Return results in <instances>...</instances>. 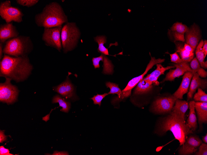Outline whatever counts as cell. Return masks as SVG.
<instances>
[{"label":"cell","mask_w":207,"mask_h":155,"mask_svg":"<svg viewBox=\"0 0 207 155\" xmlns=\"http://www.w3.org/2000/svg\"><path fill=\"white\" fill-rule=\"evenodd\" d=\"M197 92L196 93L193 97L194 101L199 102H207V95L200 88H198Z\"/></svg>","instance_id":"obj_30"},{"label":"cell","mask_w":207,"mask_h":155,"mask_svg":"<svg viewBox=\"0 0 207 155\" xmlns=\"http://www.w3.org/2000/svg\"><path fill=\"white\" fill-rule=\"evenodd\" d=\"M16 2L23 6L27 7H31L36 4L39 1L38 0H16Z\"/></svg>","instance_id":"obj_31"},{"label":"cell","mask_w":207,"mask_h":155,"mask_svg":"<svg viewBox=\"0 0 207 155\" xmlns=\"http://www.w3.org/2000/svg\"><path fill=\"white\" fill-rule=\"evenodd\" d=\"M190 66L192 70V73H196L202 78H205L207 72L203 68L201 67L196 57L194 58L190 62Z\"/></svg>","instance_id":"obj_25"},{"label":"cell","mask_w":207,"mask_h":155,"mask_svg":"<svg viewBox=\"0 0 207 155\" xmlns=\"http://www.w3.org/2000/svg\"><path fill=\"white\" fill-rule=\"evenodd\" d=\"M62 25L44 28L42 39L47 45L53 47L60 51L62 47L61 35Z\"/></svg>","instance_id":"obj_8"},{"label":"cell","mask_w":207,"mask_h":155,"mask_svg":"<svg viewBox=\"0 0 207 155\" xmlns=\"http://www.w3.org/2000/svg\"><path fill=\"white\" fill-rule=\"evenodd\" d=\"M33 48V42L29 36L19 35L5 42L3 52L4 54L15 57L28 56Z\"/></svg>","instance_id":"obj_4"},{"label":"cell","mask_w":207,"mask_h":155,"mask_svg":"<svg viewBox=\"0 0 207 155\" xmlns=\"http://www.w3.org/2000/svg\"><path fill=\"white\" fill-rule=\"evenodd\" d=\"M193 74L192 79L187 92V101L192 99L194 93L198 88H200L202 89H204L207 86V81L206 79L200 78L196 73H193Z\"/></svg>","instance_id":"obj_16"},{"label":"cell","mask_w":207,"mask_h":155,"mask_svg":"<svg viewBox=\"0 0 207 155\" xmlns=\"http://www.w3.org/2000/svg\"><path fill=\"white\" fill-rule=\"evenodd\" d=\"M0 15L6 23L12 21L20 23L24 15L19 8L11 6L10 1L6 0L0 3Z\"/></svg>","instance_id":"obj_6"},{"label":"cell","mask_w":207,"mask_h":155,"mask_svg":"<svg viewBox=\"0 0 207 155\" xmlns=\"http://www.w3.org/2000/svg\"><path fill=\"white\" fill-rule=\"evenodd\" d=\"M199 150L196 152L195 155H207V144H206L202 143L200 145Z\"/></svg>","instance_id":"obj_33"},{"label":"cell","mask_w":207,"mask_h":155,"mask_svg":"<svg viewBox=\"0 0 207 155\" xmlns=\"http://www.w3.org/2000/svg\"><path fill=\"white\" fill-rule=\"evenodd\" d=\"M201 37V31L199 27L194 23L190 27L184 34L185 43L195 50Z\"/></svg>","instance_id":"obj_12"},{"label":"cell","mask_w":207,"mask_h":155,"mask_svg":"<svg viewBox=\"0 0 207 155\" xmlns=\"http://www.w3.org/2000/svg\"><path fill=\"white\" fill-rule=\"evenodd\" d=\"M33 69L28 56L15 57L4 54L0 62V76L17 83L26 80Z\"/></svg>","instance_id":"obj_1"},{"label":"cell","mask_w":207,"mask_h":155,"mask_svg":"<svg viewBox=\"0 0 207 155\" xmlns=\"http://www.w3.org/2000/svg\"><path fill=\"white\" fill-rule=\"evenodd\" d=\"M131 90H129L126 91L124 92H122V94L121 95L120 97L118 99H113L112 101V103H114L117 101H118L119 100H121V99H123L124 98L127 97L129 96L131 94Z\"/></svg>","instance_id":"obj_36"},{"label":"cell","mask_w":207,"mask_h":155,"mask_svg":"<svg viewBox=\"0 0 207 155\" xmlns=\"http://www.w3.org/2000/svg\"><path fill=\"white\" fill-rule=\"evenodd\" d=\"M108 94V93H104L103 94H97V95H94L93 97L90 99L93 100L94 104H98L100 106L101 105L102 100Z\"/></svg>","instance_id":"obj_32"},{"label":"cell","mask_w":207,"mask_h":155,"mask_svg":"<svg viewBox=\"0 0 207 155\" xmlns=\"http://www.w3.org/2000/svg\"><path fill=\"white\" fill-rule=\"evenodd\" d=\"M34 20L37 26L44 28L57 27L68 22L62 7L56 2L46 5L41 12L36 15Z\"/></svg>","instance_id":"obj_2"},{"label":"cell","mask_w":207,"mask_h":155,"mask_svg":"<svg viewBox=\"0 0 207 155\" xmlns=\"http://www.w3.org/2000/svg\"><path fill=\"white\" fill-rule=\"evenodd\" d=\"M152 87V84L146 81L143 78L137 84L134 93L139 94L147 93L150 91Z\"/></svg>","instance_id":"obj_26"},{"label":"cell","mask_w":207,"mask_h":155,"mask_svg":"<svg viewBox=\"0 0 207 155\" xmlns=\"http://www.w3.org/2000/svg\"><path fill=\"white\" fill-rule=\"evenodd\" d=\"M175 44L176 52L178 53L181 58L184 62H189L194 58V52H190L183 47V42L176 41L174 42Z\"/></svg>","instance_id":"obj_21"},{"label":"cell","mask_w":207,"mask_h":155,"mask_svg":"<svg viewBox=\"0 0 207 155\" xmlns=\"http://www.w3.org/2000/svg\"><path fill=\"white\" fill-rule=\"evenodd\" d=\"M203 141L205 143H207V134L205 136L203 137L202 139Z\"/></svg>","instance_id":"obj_42"},{"label":"cell","mask_w":207,"mask_h":155,"mask_svg":"<svg viewBox=\"0 0 207 155\" xmlns=\"http://www.w3.org/2000/svg\"><path fill=\"white\" fill-rule=\"evenodd\" d=\"M188 28L186 25L182 23L177 22L168 29V36L174 42L176 41L184 42V34Z\"/></svg>","instance_id":"obj_13"},{"label":"cell","mask_w":207,"mask_h":155,"mask_svg":"<svg viewBox=\"0 0 207 155\" xmlns=\"http://www.w3.org/2000/svg\"><path fill=\"white\" fill-rule=\"evenodd\" d=\"M176 99L173 95L157 98L153 102L152 109L154 112L160 113L170 112Z\"/></svg>","instance_id":"obj_9"},{"label":"cell","mask_w":207,"mask_h":155,"mask_svg":"<svg viewBox=\"0 0 207 155\" xmlns=\"http://www.w3.org/2000/svg\"><path fill=\"white\" fill-rule=\"evenodd\" d=\"M171 111L185 120V114L189 107L188 101L177 99Z\"/></svg>","instance_id":"obj_22"},{"label":"cell","mask_w":207,"mask_h":155,"mask_svg":"<svg viewBox=\"0 0 207 155\" xmlns=\"http://www.w3.org/2000/svg\"><path fill=\"white\" fill-rule=\"evenodd\" d=\"M159 128L160 132L161 133L169 131L172 132L175 138L178 140L180 145L184 143L188 135L193 133L185 120L171 111L161 120Z\"/></svg>","instance_id":"obj_3"},{"label":"cell","mask_w":207,"mask_h":155,"mask_svg":"<svg viewBox=\"0 0 207 155\" xmlns=\"http://www.w3.org/2000/svg\"><path fill=\"white\" fill-rule=\"evenodd\" d=\"M80 36L79 29L75 23L68 22L64 25L61 35L64 53H67L74 48Z\"/></svg>","instance_id":"obj_5"},{"label":"cell","mask_w":207,"mask_h":155,"mask_svg":"<svg viewBox=\"0 0 207 155\" xmlns=\"http://www.w3.org/2000/svg\"><path fill=\"white\" fill-rule=\"evenodd\" d=\"M5 79L4 82L0 84V101L9 105L17 101L19 91L16 86L11 84V79Z\"/></svg>","instance_id":"obj_7"},{"label":"cell","mask_w":207,"mask_h":155,"mask_svg":"<svg viewBox=\"0 0 207 155\" xmlns=\"http://www.w3.org/2000/svg\"><path fill=\"white\" fill-rule=\"evenodd\" d=\"M195 108L200 127L203 123L207 122V102H195Z\"/></svg>","instance_id":"obj_20"},{"label":"cell","mask_w":207,"mask_h":155,"mask_svg":"<svg viewBox=\"0 0 207 155\" xmlns=\"http://www.w3.org/2000/svg\"><path fill=\"white\" fill-rule=\"evenodd\" d=\"M0 155H13L14 154L10 153L9 149H6L3 146H2L0 147Z\"/></svg>","instance_id":"obj_37"},{"label":"cell","mask_w":207,"mask_h":155,"mask_svg":"<svg viewBox=\"0 0 207 155\" xmlns=\"http://www.w3.org/2000/svg\"><path fill=\"white\" fill-rule=\"evenodd\" d=\"M173 65L176 67L175 69L170 70L161 82L167 81H174L176 78L183 75L187 71L192 72V70L188 62H183L178 64L173 63Z\"/></svg>","instance_id":"obj_14"},{"label":"cell","mask_w":207,"mask_h":155,"mask_svg":"<svg viewBox=\"0 0 207 155\" xmlns=\"http://www.w3.org/2000/svg\"><path fill=\"white\" fill-rule=\"evenodd\" d=\"M52 103H59V107H62L60 111L65 113H68L71 108V103L69 101H66L59 95H56L53 97Z\"/></svg>","instance_id":"obj_27"},{"label":"cell","mask_w":207,"mask_h":155,"mask_svg":"<svg viewBox=\"0 0 207 155\" xmlns=\"http://www.w3.org/2000/svg\"><path fill=\"white\" fill-rule=\"evenodd\" d=\"M170 55L171 61L174 63L178 64L183 62L176 52L173 54H170Z\"/></svg>","instance_id":"obj_34"},{"label":"cell","mask_w":207,"mask_h":155,"mask_svg":"<svg viewBox=\"0 0 207 155\" xmlns=\"http://www.w3.org/2000/svg\"><path fill=\"white\" fill-rule=\"evenodd\" d=\"M151 59L147 65L144 72L141 75L135 77L130 81L126 88L122 91V92L131 90L143 78L144 75L153 66L157 64L161 63L164 62L165 60L164 59L160 58L156 59L154 57H152L151 56Z\"/></svg>","instance_id":"obj_17"},{"label":"cell","mask_w":207,"mask_h":155,"mask_svg":"<svg viewBox=\"0 0 207 155\" xmlns=\"http://www.w3.org/2000/svg\"><path fill=\"white\" fill-rule=\"evenodd\" d=\"M95 41L97 42L99 45L98 51L105 55H112L109 54L108 48H106L104 45L106 43V37L104 36H97L94 38Z\"/></svg>","instance_id":"obj_28"},{"label":"cell","mask_w":207,"mask_h":155,"mask_svg":"<svg viewBox=\"0 0 207 155\" xmlns=\"http://www.w3.org/2000/svg\"><path fill=\"white\" fill-rule=\"evenodd\" d=\"M193 75L191 71L186 72L183 74L179 87L172 95L177 99H182L183 95L187 93Z\"/></svg>","instance_id":"obj_18"},{"label":"cell","mask_w":207,"mask_h":155,"mask_svg":"<svg viewBox=\"0 0 207 155\" xmlns=\"http://www.w3.org/2000/svg\"><path fill=\"white\" fill-rule=\"evenodd\" d=\"M19 33L12 23H6L0 26V41L4 43L7 40L19 36Z\"/></svg>","instance_id":"obj_15"},{"label":"cell","mask_w":207,"mask_h":155,"mask_svg":"<svg viewBox=\"0 0 207 155\" xmlns=\"http://www.w3.org/2000/svg\"><path fill=\"white\" fill-rule=\"evenodd\" d=\"M201 140L197 136H190L187 137L184 143L178 150L179 155H191L195 153L198 148L202 144Z\"/></svg>","instance_id":"obj_10"},{"label":"cell","mask_w":207,"mask_h":155,"mask_svg":"<svg viewBox=\"0 0 207 155\" xmlns=\"http://www.w3.org/2000/svg\"><path fill=\"white\" fill-rule=\"evenodd\" d=\"M194 101H190L189 104V112L186 123L190 129L193 132L197 127V118L195 108Z\"/></svg>","instance_id":"obj_23"},{"label":"cell","mask_w":207,"mask_h":155,"mask_svg":"<svg viewBox=\"0 0 207 155\" xmlns=\"http://www.w3.org/2000/svg\"><path fill=\"white\" fill-rule=\"evenodd\" d=\"M204 45V41L201 40L197 46L195 50L196 58L198 61L200 66L202 68L206 69L207 61L205 62V58L204 53L202 51V47Z\"/></svg>","instance_id":"obj_24"},{"label":"cell","mask_w":207,"mask_h":155,"mask_svg":"<svg viewBox=\"0 0 207 155\" xmlns=\"http://www.w3.org/2000/svg\"><path fill=\"white\" fill-rule=\"evenodd\" d=\"M68 76L65 81L53 88V90L67 99L73 100L77 99L73 85L69 79Z\"/></svg>","instance_id":"obj_11"},{"label":"cell","mask_w":207,"mask_h":155,"mask_svg":"<svg viewBox=\"0 0 207 155\" xmlns=\"http://www.w3.org/2000/svg\"><path fill=\"white\" fill-rule=\"evenodd\" d=\"M202 51L204 53L205 58L207 54V41L205 40L204 41V45L202 47Z\"/></svg>","instance_id":"obj_39"},{"label":"cell","mask_w":207,"mask_h":155,"mask_svg":"<svg viewBox=\"0 0 207 155\" xmlns=\"http://www.w3.org/2000/svg\"><path fill=\"white\" fill-rule=\"evenodd\" d=\"M156 69L151 74L148 75L145 77L143 78L146 81L154 84L155 85H158L159 83L157 80L159 76L161 75H164L166 71L175 67L173 65L168 66L166 67H163L161 64H156Z\"/></svg>","instance_id":"obj_19"},{"label":"cell","mask_w":207,"mask_h":155,"mask_svg":"<svg viewBox=\"0 0 207 155\" xmlns=\"http://www.w3.org/2000/svg\"><path fill=\"white\" fill-rule=\"evenodd\" d=\"M106 85L107 88H109L110 89V91L108 93V94H117L118 97L114 98L118 99L120 97L122 92L119 88L118 84L110 82H107L106 83Z\"/></svg>","instance_id":"obj_29"},{"label":"cell","mask_w":207,"mask_h":155,"mask_svg":"<svg viewBox=\"0 0 207 155\" xmlns=\"http://www.w3.org/2000/svg\"><path fill=\"white\" fill-rule=\"evenodd\" d=\"M3 44L1 42L0 43V61L2 60V58L3 57Z\"/></svg>","instance_id":"obj_41"},{"label":"cell","mask_w":207,"mask_h":155,"mask_svg":"<svg viewBox=\"0 0 207 155\" xmlns=\"http://www.w3.org/2000/svg\"><path fill=\"white\" fill-rule=\"evenodd\" d=\"M104 55L101 54L99 57L93 58L92 59L93 64L95 68H99L100 67L99 62L100 61H103V60Z\"/></svg>","instance_id":"obj_35"},{"label":"cell","mask_w":207,"mask_h":155,"mask_svg":"<svg viewBox=\"0 0 207 155\" xmlns=\"http://www.w3.org/2000/svg\"><path fill=\"white\" fill-rule=\"evenodd\" d=\"M52 155H69L68 153L67 152H58L57 151H55L54 153L52 154Z\"/></svg>","instance_id":"obj_40"},{"label":"cell","mask_w":207,"mask_h":155,"mask_svg":"<svg viewBox=\"0 0 207 155\" xmlns=\"http://www.w3.org/2000/svg\"><path fill=\"white\" fill-rule=\"evenodd\" d=\"M7 136H6L4 134V131H0V143H2L4 141L7 140Z\"/></svg>","instance_id":"obj_38"}]
</instances>
